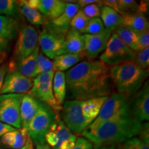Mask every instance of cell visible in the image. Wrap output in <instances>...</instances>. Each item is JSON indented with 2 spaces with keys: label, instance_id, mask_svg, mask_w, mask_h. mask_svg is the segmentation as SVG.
<instances>
[{
  "label": "cell",
  "instance_id": "6da1fadb",
  "mask_svg": "<svg viewBox=\"0 0 149 149\" xmlns=\"http://www.w3.org/2000/svg\"><path fill=\"white\" fill-rule=\"evenodd\" d=\"M109 70L100 60L80 61L65 73L66 93L71 100L80 101L111 95L114 88Z\"/></svg>",
  "mask_w": 149,
  "mask_h": 149
},
{
  "label": "cell",
  "instance_id": "7a4b0ae2",
  "mask_svg": "<svg viewBox=\"0 0 149 149\" xmlns=\"http://www.w3.org/2000/svg\"><path fill=\"white\" fill-rule=\"evenodd\" d=\"M141 127L142 122L129 116L105 121L94 126L89 125L81 135L92 143L94 149H98L124 144L139 135Z\"/></svg>",
  "mask_w": 149,
  "mask_h": 149
},
{
  "label": "cell",
  "instance_id": "3957f363",
  "mask_svg": "<svg viewBox=\"0 0 149 149\" xmlns=\"http://www.w3.org/2000/svg\"><path fill=\"white\" fill-rule=\"evenodd\" d=\"M109 74L117 93L129 99L146 82L148 69L141 68L135 62H129L110 67Z\"/></svg>",
  "mask_w": 149,
  "mask_h": 149
},
{
  "label": "cell",
  "instance_id": "277c9868",
  "mask_svg": "<svg viewBox=\"0 0 149 149\" xmlns=\"http://www.w3.org/2000/svg\"><path fill=\"white\" fill-rule=\"evenodd\" d=\"M58 116L51 108L42 102L40 109L29 123L28 134L33 144L46 143L45 137Z\"/></svg>",
  "mask_w": 149,
  "mask_h": 149
},
{
  "label": "cell",
  "instance_id": "5b68a950",
  "mask_svg": "<svg viewBox=\"0 0 149 149\" xmlns=\"http://www.w3.org/2000/svg\"><path fill=\"white\" fill-rule=\"evenodd\" d=\"M136 53L130 49L116 33L111 35L107 47L100 56V59L108 66L112 67L126 63L134 62Z\"/></svg>",
  "mask_w": 149,
  "mask_h": 149
},
{
  "label": "cell",
  "instance_id": "8992f818",
  "mask_svg": "<svg viewBox=\"0 0 149 149\" xmlns=\"http://www.w3.org/2000/svg\"><path fill=\"white\" fill-rule=\"evenodd\" d=\"M129 102V99L123 95L113 93L104 102L97 117L90 126H96L100 123L113 119L132 116Z\"/></svg>",
  "mask_w": 149,
  "mask_h": 149
},
{
  "label": "cell",
  "instance_id": "52a82bcc",
  "mask_svg": "<svg viewBox=\"0 0 149 149\" xmlns=\"http://www.w3.org/2000/svg\"><path fill=\"white\" fill-rule=\"evenodd\" d=\"M54 72H44L38 74L33 79V86L27 94L46 104L58 116L61 108L56 102L53 91Z\"/></svg>",
  "mask_w": 149,
  "mask_h": 149
},
{
  "label": "cell",
  "instance_id": "ba28073f",
  "mask_svg": "<svg viewBox=\"0 0 149 149\" xmlns=\"http://www.w3.org/2000/svg\"><path fill=\"white\" fill-rule=\"evenodd\" d=\"M38 43V32L32 25L22 27L19 33L18 38L15 45L13 56L10 61L14 65L32 54Z\"/></svg>",
  "mask_w": 149,
  "mask_h": 149
},
{
  "label": "cell",
  "instance_id": "9c48e42d",
  "mask_svg": "<svg viewBox=\"0 0 149 149\" xmlns=\"http://www.w3.org/2000/svg\"><path fill=\"white\" fill-rule=\"evenodd\" d=\"M83 101L68 100L64 102L61 114L62 122L73 134L80 135L88 126L82 113L81 104Z\"/></svg>",
  "mask_w": 149,
  "mask_h": 149
},
{
  "label": "cell",
  "instance_id": "30bf717a",
  "mask_svg": "<svg viewBox=\"0 0 149 149\" xmlns=\"http://www.w3.org/2000/svg\"><path fill=\"white\" fill-rule=\"evenodd\" d=\"M23 95H0V122L15 128H22L20 104Z\"/></svg>",
  "mask_w": 149,
  "mask_h": 149
},
{
  "label": "cell",
  "instance_id": "8fae6325",
  "mask_svg": "<svg viewBox=\"0 0 149 149\" xmlns=\"http://www.w3.org/2000/svg\"><path fill=\"white\" fill-rule=\"evenodd\" d=\"M66 33L55 30L48 24L38 33L39 44L42 53L46 57L54 59L60 54Z\"/></svg>",
  "mask_w": 149,
  "mask_h": 149
},
{
  "label": "cell",
  "instance_id": "7c38bea8",
  "mask_svg": "<svg viewBox=\"0 0 149 149\" xmlns=\"http://www.w3.org/2000/svg\"><path fill=\"white\" fill-rule=\"evenodd\" d=\"M130 103V114L139 122L149 120V85L146 81L143 86L131 97Z\"/></svg>",
  "mask_w": 149,
  "mask_h": 149
},
{
  "label": "cell",
  "instance_id": "4fadbf2b",
  "mask_svg": "<svg viewBox=\"0 0 149 149\" xmlns=\"http://www.w3.org/2000/svg\"><path fill=\"white\" fill-rule=\"evenodd\" d=\"M33 86V79L24 76L19 72H8L6 75L0 95L26 94Z\"/></svg>",
  "mask_w": 149,
  "mask_h": 149
},
{
  "label": "cell",
  "instance_id": "5bb4252c",
  "mask_svg": "<svg viewBox=\"0 0 149 149\" xmlns=\"http://www.w3.org/2000/svg\"><path fill=\"white\" fill-rule=\"evenodd\" d=\"M113 32L106 29L103 32L96 35L83 34L84 37V54L88 60H93L102 53L109 42Z\"/></svg>",
  "mask_w": 149,
  "mask_h": 149
},
{
  "label": "cell",
  "instance_id": "9a60e30c",
  "mask_svg": "<svg viewBox=\"0 0 149 149\" xmlns=\"http://www.w3.org/2000/svg\"><path fill=\"white\" fill-rule=\"evenodd\" d=\"M18 22L11 17L0 15V53L8 46L9 43L16 36Z\"/></svg>",
  "mask_w": 149,
  "mask_h": 149
},
{
  "label": "cell",
  "instance_id": "2e32d148",
  "mask_svg": "<svg viewBox=\"0 0 149 149\" xmlns=\"http://www.w3.org/2000/svg\"><path fill=\"white\" fill-rule=\"evenodd\" d=\"M79 10V7L77 3L68 1L64 12L58 17L48 21L47 24L55 30L66 33L70 29V24L72 17Z\"/></svg>",
  "mask_w": 149,
  "mask_h": 149
},
{
  "label": "cell",
  "instance_id": "e0dca14e",
  "mask_svg": "<svg viewBox=\"0 0 149 149\" xmlns=\"http://www.w3.org/2000/svg\"><path fill=\"white\" fill-rule=\"evenodd\" d=\"M42 102L30 95H23L20 104V117L22 128L27 129L29 123L40 109Z\"/></svg>",
  "mask_w": 149,
  "mask_h": 149
},
{
  "label": "cell",
  "instance_id": "ac0fdd59",
  "mask_svg": "<svg viewBox=\"0 0 149 149\" xmlns=\"http://www.w3.org/2000/svg\"><path fill=\"white\" fill-rule=\"evenodd\" d=\"M84 35L79 31L70 29L65 35L64 44L59 55L84 54Z\"/></svg>",
  "mask_w": 149,
  "mask_h": 149
},
{
  "label": "cell",
  "instance_id": "d6986e66",
  "mask_svg": "<svg viewBox=\"0 0 149 149\" xmlns=\"http://www.w3.org/2000/svg\"><path fill=\"white\" fill-rule=\"evenodd\" d=\"M66 2L60 0H37V10L48 21L58 17L64 12Z\"/></svg>",
  "mask_w": 149,
  "mask_h": 149
},
{
  "label": "cell",
  "instance_id": "ffe728a7",
  "mask_svg": "<svg viewBox=\"0 0 149 149\" xmlns=\"http://www.w3.org/2000/svg\"><path fill=\"white\" fill-rule=\"evenodd\" d=\"M39 53H40V48L37 46L32 54L28 56L25 59H22L17 64L14 65L10 61H9L8 72L16 70L25 77L32 79L33 78L35 66H36L37 58Z\"/></svg>",
  "mask_w": 149,
  "mask_h": 149
},
{
  "label": "cell",
  "instance_id": "44dd1931",
  "mask_svg": "<svg viewBox=\"0 0 149 149\" xmlns=\"http://www.w3.org/2000/svg\"><path fill=\"white\" fill-rule=\"evenodd\" d=\"M122 17L123 26L128 28L135 33H140L148 30L149 24L147 18L144 14L138 12L124 14Z\"/></svg>",
  "mask_w": 149,
  "mask_h": 149
},
{
  "label": "cell",
  "instance_id": "7402d4cb",
  "mask_svg": "<svg viewBox=\"0 0 149 149\" xmlns=\"http://www.w3.org/2000/svg\"><path fill=\"white\" fill-rule=\"evenodd\" d=\"M109 97V96H108ZM108 97H95L82 102L81 104V113L84 117L87 124L90 125L96 119L102 105L106 101Z\"/></svg>",
  "mask_w": 149,
  "mask_h": 149
},
{
  "label": "cell",
  "instance_id": "603a6c76",
  "mask_svg": "<svg viewBox=\"0 0 149 149\" xmlns=\"http://www.w3.org/2000/svg\"><path fill=\"white\" fill-rule=\"evenodd\" d=\"M18 10L20 11L22 15L33 25L40 26L46 25L48 20L37 9L31 8L26 2V0L17 1Z\"/></svg>",
  "mask_w": 149,
  "mask_h": 149
},
{
  "label": "cell",
  "instance_id": "cb8c5ba5",
  "mask_svg": "<svg viewBox=\"0 0 149 149\" xmlns=\"http://www.w3.org/2000/svg\"><path fill=\"white\" fill-rule=\"evenodd\" d=\"M84 54H62L53 59L55 71H65L80 62L84 58Z\"/></svg>",
  "mask_w": 149,
  "mask_h": 149
},
{
  "label": "cell",
  "instance_id": "d4e9b609",
  "mask_svg": "<svg viewBox=\"0 0 149 149\" xmlns=\"http://www.w3.org/2000/svg\"><path fill=\"white\" fill-rule=\"evenodd\" d=\"M100 16L105 29L113 33L119 27L122 26L121 15L117 13L114 9L103 6L101 8Z\"/></svg>",
  "mask_w": 149,
  "mask_h": 149
},
{
  "label": "cell",
  "instance_id": "484cf974",
  "mask_svg": "<svg viewBox=\"0 0 149 149\" xmlns=\"http://www.w3.org/2000/svg\"><path fill=\"white\" fill-rule=\"evenodd\" d=\"M53 91L56 102L62 107L66 96V82L65 73L61 71H55L53 79Z\"/></svg>",
  "mask_w": 149,
  "mask_h": 149
},
{
  "label": "cell",
  "instance_id": "4316f807",
  "mask_svg": "<svg viewBox=\"0 0 149 149\" xmlns=\"http://www.w3.org/2000/svg\"><path fill=\"white\" fill-rule=\"evenodd\" d=\"M117 36L130 49L134 52L139 51V47L137 42V33L134 32L128 28L124 26H120L114 31Z\"/></svg>",
  "mask_w": 149,
  "mask_h": 149
},
{
  "label": "cell",
  "instance_id": "83f0119b",
  "mask_svg": "<svg viewBox=\"0 0 149 149\" xmlns=\"http://www.w3.org/2000/svg\"><path fill=\"white\" fill-rule=\"evenodd\" d=\"M53 132L55 133L58 137V144L55 148L52 149H59V147L61 143L67 139H73V140L77 139L76 135L68 129V127L59 118H57L56 120V128Z\"/></svg>",
  "mask_w": 149,
  "mask_h": 149
},
{
  "label": "cell",
  "instance_id": "f1b7e54d",
  "mask_svg": "<svg viewBox=\"0 0 149 149\" xmlns=\"http://www.w3.org/2000/svg\"><path fill=\"white\" fill-rule=\"evenodd\" d=\"M18 6L14 0H0V15L13 17L18 14Z\"/></svg>",
  "mask_w": 149,
  "mask_h": 149
},
{
  "label": "cell",
  "instance_id": "f546056e",
  "mask_svg": "<svg viewBox=\"0 0 149 149\" xmlns=\"http://www.w3.org/2000/svg\"><path fill=\"white\" fill-rule=\"evenodd\" d=\"M105 30L103 22L100 17L91 18L86 26L84 29L81 31V34L96 35L100 33Z\"/></svg>",
  "mask_w": 149,
  "mask_h": 149
},
{
  "label": "cell",
  "instance_id": "4dcf8cb0",
  "mask_svg": "<svg viewBox=\"0 0 149 149\" xmlns=\"http://www.w3.org/2000/svg\"><path fill=\"white\" fill-rule=\"evenodd\" d=\"M88 17L85 15L81 9H79L77 11V13L74 15L72 17L71 22L70 24V29H73L74 31H79L81 33L84 29L86 26L87 25L89 21Z\"/></svg>",
  "mask_w": 149,
  "mask_h": 149
},
{
  "label": "cell",
  "instance_id": "1f68e13d",
  "mask_svg": "<svg viewBox=\"0 0 149 149\" xmlns=\"http://www.w3.org/2000/svg\"><path fill=\"white\" fill-rule=\"evenodd\" d=\"M138 10V3L133 0H118L117 13L124 15L137 12Z\"/></svg>",
  "mask_w": 149,
  "mask_h": 149
},
{
  "label": "cell",
  "instance_id": "d6a6232c",
  "mask_svg": "<svg viewBox=\"0 0 149 149\" xmlns=\"http://www.w3.org/2000/svg\"><path fill=\"white\" fill-rule=\"evenodd\" d=\"M102 7V1H97V2L91 3L85 6L83 8L82 11L85 15L89 19L100 17Z\"/></svg>",
  "mask_w": 149,
  "mask_h": 149
},
{
  "label": "cell",
  "instance_id": "836d02e7",
  "mask_svg": "<svg viewBox=\"0 0 149 149\" xmlns=\"http://www.w3.org/2000/svg\"><path fill=\"white\" fill-rule=\"evenodd\" d=\"M134 62L144 69H148L149 66V48L136 52Z\"/></svg>",
  "mask_w": 149,
  "mask_h": 149
},
{
  "label": "cell",
  "instance_id": "e575fe53",
  "mask_svg": "<svg viewBox=\"0 0 149 149\" xmlns=\"http://www.w3.org/2000/svg\"><path fill=\"white\" fill-rule=\"evenodd\" d=\"M124 149H149V144L139 137H133L122 144Z\"/></svg>",
  "mask_w": 149,
  "mask_h": 149
},
{
  "label": "cell",
  "instance_id": "d590c367",
  "mask_svg": "<svg viewBox=\"0 0 149 149\" xmlns=\"http://www.w3.org/2000/svg\"><path fill=\"white\" fill-rule=\"evenodd\" d=\"M137 42L140 50L144 49V48H148L149 46V31L148 30L144 31L142 32L137 33Z\"/></svg>",
  "mask_w": 149,
  "mask_h": 149
},
{
  "label": "cell",
  "instance_id": "8d00e7d4",
  "mask_svg": "<svg viewBox=\"0 0 149 149\" xmlns=\"http://www.w3.org/2000/svg\"><path fill=\"white\" fill-rule=\"evenodd\" d=\"M73 149H94V147L92 143L88 139L79 137L76 139L75 146Z\"/></svg>",
  "mask_w": 149,
  "mask_h": 149
},
{
  "label": "cell",
  "instance_id": "74e56055",
  "mask_svg": "<svg viewBox=\"0 0 149 149\" xmlns=\"http://www.w3.org/2000/svg\"><path fill=\"white\" fill-rule=\"evenodd\" d=\"M15 130H13V131L8 132V133H6V134H4L2 137H1V140H0V142H1V144H3V146L9 147V148H11L13 144V141H14Z\"/></svg>",
  "mask_w": 149,
  "mask_h": 149
},
{
  "label": "cell",
  "instance_id": "f35d334b",
  "mask_svg": "<svg viewBox=\"0 0 149 149\" xmlns=\"http://www.w3.org/2000/svg\"><path fill=\"white\" fill-rule=\"evenodd\" d=\"M45 140L46 143H47V144L50 147H51V148H55L58 144V137H57V135H56L55 133L51 131V130H49L48 133L46 134Z\"/></svg>",
  "mask_w": 149,
  "mask_h": 149
},
{
  "label": "cell",
  "instance_id": "ab89813d",
  "mask_svg": "<svg viewBox=\"0 0 149 149\" xmlns=\"http://www.w3.org/2000/svg\"><path fill=\"white\" fill-rule=\"evenodd\" d=\"M46 57L43 54L42 52L39 53V55L37 56V61H36V66H35V69L34 72V74H33V77H35L38 74H40L41 69H42V67L44 64V61L46 60Z\"/></svg>",
  "mask_w": 149,
  "mask_h": 149
},
{
  "label": "cell",
  "instance_id": "60d3db41",
  "mask_svg": "<svg viewBox=\"0 0 149 149\" xmlns=\"http://www.w3.org/2000/svg\"><path fill=\"white\" fill-rule=\"evenodd\" d=\"M148 123H145V124H142V127L139 132V137L141 140L145 141L146 143L149 144V134H148Z\"/></svg>",
  "mask_w": 149,
  "mask_h": 149
},
{
  "label": "cell",
  "instance_id": "b9f144b4",
  "mask_svg": "<svg viewBox=\"0 0 149 149\" xmlns=\"http://www.w3.org/2000/svg\"><path fill=\"white\" fill-rule=\"evenodd\" d=\"M48 72H55V70H54L53 61H52L50 59H48V57H46V60L44 61V64H43L42 69H41L40 74Z\"/></svg>",
  "mask_w": 149,
  "mask_h": 149
},
{
  "label": "cell",
  "instance_id": "7bdbcfd3",
  "mask_svg": "<svg viewBox=\"0 0 149 149\" xmlns=\"http://www.w3.org/2000/svg\"><path fill=\"white\" fill-rule=\"evenodd\" d=\"M8 71V63L0 65V91L2 88V86L4 81V79L6 74Z\"/></svg>",
  "mask_w": 149,
  "mask_h": 149
},
{
  "label": "cell",
  "instance_id": "ee69618b",
  "mask_svg": "<svg viewBox=\"0 0 149 149\" xmlns=\"http://www.w3.org/2000/svg\"><path fill=\"white\" fill-rule=\"evenodd\" d=\"M15 130H16V128H15L14 127H13V126H11L10 125H8V124L0 122V137H2L4 134L8 133V132L13 131Z\"/></svg>",
  "mask_w": 149,
  "mask_h": 149
},
{
  "label": "cell",
  "instance_id": "f6af8a7d",
  "mask_svg": "<svg viewBox=\"0 0 149 149\" xmlns=\"http://www.w3.org/2000/svg\"><path fill=\"white\" fill-rule=\"evenodd\" d=\"M76 140L73 139H67L61 143L59 149H73L75 146Z\"/></svg>",
  "mask_w": 149,
  "mask_h": 149
},
{
  "label": "cell",
  "instance_id": "bcb514c9",
  "mask_svg": "<svg viewBox=\"0 0 149 149\" xmlns=\"http://www.w3.org/2000/svg\"><path fill=\"white\" fill-rule=\"evenodd\" d=\"M117 3L118 0H106V1H102V5L107 6L110 8L114 9L117 13Z\"/></svg>",
  "mask_w": 149,
  "mask_h": 149
},
{
  "label": "cell",
  "instance_id": "7dc6e473",
  "mask_svg": "<svg viewBox=\"0 0 149 149\" xmlns=\"http://www.w3.org/2000/svg\"><path fill=\"white\" fill-rule=\"evenodd\" d=\"M77 2L79 7H81V8H83L85 6H86L91 4V3L97 2V1H96V0H79Z\"/></svg>",
  "mask_w": 149,
  "mask_h": 149
},
{
  "label": "cell",
  "instance_id": "c3c4849f",
  "mask_svg": "<svg viewBox=\"0 0 149 149\" xmlns=\"http://www.w3.org/2000/svg\"><path fill=\"white\" fill-rule=\"evenodd\" d=\"M36 148L35 149H52L46 143H43V144H35Z\"/></svg>",
  "mask_w": 149,
  "mask_h": 149
},
{
  "label": "cell",
  "instance_id": "681fc988",
  "mask_svg": "<svg viewBox=\"0 0 149 149\" xmlns=\"http://www.w3.org/2000/svg\"><path fill=\"white\" fill-rule=\"evenodd\" d=\"M31 141H32V140H31V138H29V139H28V141H27L26 144L25 146H24L23 147V148H19V149H29V148L30 144H31Z\"/></svg>",
  "mask_w": 149,
  "mask_h": 149
},
{
  "label": "cell",
  "instance_id": "f907efd6",
  "mask_svg": "<svg viewBox=\"0 0 149 149\" xmlns=\"http://www.w3.org/2000/svg\"><path fill=\"white\" fill-rule=\"evenodd\" d=\"M98 149H116V146H114V145H113V146H104V147H102V148H100Z\"/></svg>",
  "mask_w": 149,
  "mask_h": 149
},
{
  "label": "cell",
  "instance_id": "816d5d0a",
  "mask_svg": "<svg viewBox=\"0 0 149 149\" xmlns=\"http://www.w3.org/2000/svg\"><path fill=\"white\" fill-rule=\"evenodd\" d=\"M29 149H34V144H33V141H31V144H30V146H29Z\"/></svg>",
  "mask_w": 149,
  "mask_h": 149
},
{
  "label": "cell",
  "instance_id": "f5cc1de1",
  "mask_svg": "<svg viewBox=\"0 0 149 149\" xmlns=\"http://www.w3.org/2000/svg\"><path fill=\"white\" fill-rule=\"evenodd\" d=\"M3 59H4V57H3V56L2 55H0V65H1V63L3 62Z\"/></svg>",
  "mask_w": 149,
  "mask_h": 149
},
{
  "label": "cell",
  "instance_id": "db71d44e",
  "mask_svg": "<svg viewBox=\"0 0 149 149\" xmlns=\"http://www.w3.org/2000/svg\"><path fill=\"white\" fill-rule=\"evenodd\" d=\"M116 149H124V148H123L122 145H120V146H119L118 147H117V148H116Z\"/></svg>",
  "mask_w": 149,
  "mask_h": 149
}]
</instances>
